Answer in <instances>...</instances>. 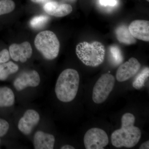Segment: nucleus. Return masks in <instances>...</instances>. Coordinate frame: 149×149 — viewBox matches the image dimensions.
<instances>
[{
  "label": "nucleus",
  "mask_w": 149,
  "mask_h": 149,
  "mask_svg": "<svg viewBox=\"0 0 149 149\" xmlns=\"http://www.w3.org/2000/svg\"><path fill=\"white\" fill-rule=\"evenodd\" d=\"M140 149H149V141H146L145 143H143L140 146Z\"/></svg>",
  "instance_id": "nucleus-24"
},
{
  "label": "nucleus",
  "mask_w": 149,
  "mask_h": 149,
  "mask_svg": "<svg viewBox=\"0 0 149 149\" xmlns=\"http://www.w3.org/2000/svg\"><path fill=\"white\" fill-rule=\"evenodd\" d=\"M32 2L37 3H44L47 0H31Z\"/></svg>",
  "instance_id": "nucleus-26"
},
{
  "label": "nucleus",
  "mask_w": 149,
  "mask_h": 149,
  "mask_svg": "<svg viewBox=\"0 0 149 149\" xmlns=\"http://www.w3.org/2000/svg\"><path fill=\"white\" fill-rule=\"evenodd\" d=\"M147 1H148V2L149 1V0H146Z\"/></svg>",
  "instance_id": "nucleus-27"
},
{
  "label": "nucleus",
  "mask_w": 149,
  "mask_h": 149,
  "mask_svg": "<svg viewBox=\"0 0 149 149\" xmlns=\"http://www.w3.org/2000/svg\"><path fill=\"white\" fill-rule=\"evenodd\" d=\"M80 76L75 70L68 68L61 73L57 80L55 93L57 98L63 102L72 101L79 88Z\"/></svg>",
  "instance_id": "nucleus-2"
},
{
  "label": "nucleus",
  "mask_w": 149,
  "mask_h": 149,
  "mask_svg": "<svg viewBox=\"0 0 149 149\" xmlns=\"http://www.w3.org/2000/svg\"><path fill=\"white\" fill-rule=\"evenodd\" d=\"M46 13L55 17H63L68 15L72 12V8L70 5L60 3L56 1H49L44 6Z\"/></svg>",
  "instance_id": "nucleus-12"
},
{
  "label": "nucleus",
  "mask_w": 149,
  "mask_h": 149,
  "mask_svg": "<svg viewBox=\"0 0 149 149\" xmlns=\"http://www.w3.org/2000/svg\"><path fill=\"white\" fill-rule=\"evenodd\" d=\"M149 76V68L146 67L142 70L136 76L133 82V88L137 90H140L145 85V83Z\"/></svg>",
  "instance_id": "nucleus-17"
},
{
  "label": "nucleus",
  "mask_w": 149,
  "mask_h": 149,
  "mask_svg": "<svg viewBox=\"0 0 149 149\" xmlns=\"http://www.w3.org/2000/svg\"><path fill=\"white\" fill-rule=\"evenodd\" d=\"M110 55L111 63L115 65H118L123 60V56L120 48L116 45L111 46L109 48Z\"/></svg>",
  "instance_id": "nucleus-18"
},
{
  "label": "nucleus",
  "mask_w": 149,
  "mask_h": 149,
  "mask_svg": "<svg viewBox=\"0 0 149 149\" xmlns=\"http://www.w3.org/2000/svg\"><path fill=\"white\" fill-rule=\"evenodd\" d=\"M76 54L83 64L95 67L103 63L105 49L104 45L98 41L91 43L83 42L76 46Z\"/></svg>",
  "instance_id": "nucleus-3"
},
{
  "label": "nucleus",
  "mask_w": 149,
  "mask_h": 149,
  "mask_svg": "<svg viewBox=\"0 0 149 149\" xmlns=\"http://www.w3.org/2000/svg\"><path fill=\"white\" fill-rule=\"evenodd\" d=\"M35 45L46 59L52 60L58 56L60 44L56 35L52 31L46 30L37 34Z\"/></svg>",
  "instance_id": "nucleus-4"
},
{
  "label": "nucleus",
  "mask_w": 149,
  "mask_h": 149,
  "mask_svg": "<svg viewBox=\"0 0 149 149\" xmlns=\"http://www.w3.org/2000/svg\"><path fill=\"white\" fill-rule=\"evenodd\" d=\"M135 116L132 113H127L121 118L120 129L113 131L111 136L113 146L116 148H131L139 143L141 137L140 128L134 125Z\"/></svg>",
  "instance_id": "nucleus-1"
},
{
  "label": "nucleus",
  "mask_w": 149,
  "mask_h": 149,
  "mask_svg": "<svg viewBox=\"0 0 149 149\" xmlns=\"http://www.w3.org/2000/svg\"><path fill=\"white\" fill-rule=\"evenodd\" d=\"M49 20V17L41 15L35 17L30 21V26L34 29H40L44 27Z\"/></svg>",
  "instance_id": "nucleus-20"
},
{
  "label": "nucleus",
  "mask_w": 149,
  "mask_h": 149,
  "mask_svg": "<svg viewBox=\"0 0 149 149\" xmlns=\"http://www.w3.org/2000/svg\"><path fill=\"white\" fill-rule=\"evenodd\" d=\"M141 68V63L138 60L131 58L118 68L116 72V79L119 82L129 80L138 73Z\"/></svg>",
  "instance_id": "nucleus-7"
},
{
  "label": "nucleus",
  "mask_w": 149,
  "mask_h": 149,
  "mask_svg": "<svg viewBox=\"0 0 149 149\" xmlns=\"http://www.w3.org/2000/svg\"><path fill=\"white\" fill-rule=\"evenodd\" d=\"M61 149H74V148L72 146H70L69 145H64L61 148Z\"/></svg>",
  "instance_id": "nucleus-25"
},
{
  "label": "nucleus",
  "mask_w": 149,
  "mask_h": 149,
  "mask_svg": "<svg viewBox=\"0 0 149 149\" xmlns=\"http://www.w3.org/2000/svg\"><path fill=\"white\" fill-rule=\"evenodd\" d=\"M40 77L35 70L22 73L14 80L13 86L17 91H21L28 87H36L40 85Z\"/></svg>",
  "instance_id": "nucleus-8"
},
{
  "label": "nucleus",
  "mask_w": 149,
  "mask_h": 149,
  "mask_svg": "<svg viewBox=\"0 0 149 149\" xmlns=\"http://www.w3.org/2000/svg\"><path fill=\"white\" fill-rule=\"evenodd\" d=\"M15 101V97L11 89L8 87L0 88V107H11Z\"/></svg>",
  "instance_id": "nucleus-15"
},
{
  "label": "nucleus",
  "mask_w": 149,
  "mask_h": 149,
  "mask_svg": "<svg viewBox=\"0 0 149 149\" xmlns=\"http://www.w3.org/2000/svg\"><path fill=\"white\" fill-rule=\"evenodd\" d=\"M9 52L11 58L13 61L23 63L32 56V49L29 42H24L21 44L11 45Z\"/></svg>",
  "instance_id": "nucleus-10"
},
{
  "label": "nucleus",
  "mask_w": 149,
  "mask_h": 149,
  "mask_svg": "<svg viewBox=\"0 0 149 149\" xmlns=\"http://www.w3.org/2000/svg\"><path fill=\"white\" fill-rule=\"evenodd\" d=\"M9 129V124L5 120L0 118V137L6 134Z\"/></svg>",
  "instance_id": "nucleus-21"
},
{
  "label": "nucleus",
  "mask_w": 149,
  "mask_h": 149,
  "mask_svg": "<svg viewBox=\"0 0 149 149\" xmlns=\"http://www.w3.org/2000/svg\"><path fill=\"white\" fill-rule=\"evenodd\" d=\"M40 114L37 111L27 110L19 121L18 129L24 135H29L40 122Z\"/></svg>",
  "instance_id": "nucleus-9"
},
{
  "label": "nucleus",
  "mask_w": 149,
  "mask_h": 149,
  "mask_svg": "<svg viewBox=\"0 0 149 149\" xmlns=\"http://www.w3.org/2000/svg\"><path fill=\"white\" fill-rule=\"evenodd\" d=\"M0 143H1V140H0Z\"/></svg>",
  "instance_id": "nucleus-28"
},
{
  "label": "nucleus",
  "mask_w": 149,
  "mask_h": 149,
  "mask_svg": "<svg viewBox=\"0 0 149 149\" xmlns=\"http://www.w3.org/2000/svg\"><path fill=\"white\" fill-rule=\"evenodd\" d=\"M19 67L12 61L0 64V80L4 81L10 74L17 72Z\"/></svg>",
  "instance_id": "nucleus-16"
},
{
  "label": "nucleus",
  "mask_w": 149,
  "mask_h": 149,
  "mask_svg": "<svg viewBox=\"0 0 149 149\" xmlns=\"http://www.w3.org/2000/svg\"><path fill=\"white\" fill-rule=\"evenodd\" d=\"M15 8V3L12 0H0V15L10 13Z\"/></svg>",
  "instance_id": "nucleus-19"
},
{
  "label": "nucleus",
  "mask_w": 149,
  "mask_h": 149,
  "mask_svg": "<svg viewBox=\"0 0 149 149\" xmlns=\"http://www.w3.org/2000/svg\"><path fill=\"white\" fill-rule=\"evenodd\" d=\"M55 139L52 134L42 131L35 133L33 144L35 149H53L54 146Z\"/></svg>",
  "instance_id": "nucleus-13"
},
{
  "label": "nucleus",
  "mask_w": 149,
  "mask_h": 149,
  "mask_svg": "<svg viewBox=\"0 0 149 149\" xmlns=\"http://www.w3.org/2000/svg\"><path fill=\"white\" fill-rule=\"evenodd\" d=\"M100 3L101 5L104 6H114L117 4L116 0H100Z\"/></svg>",
  "instance_id": "nucleus-23"
},
{
  "label": "nucleus",
  "mask_w": 149,
  "mask_h": 149,
  "mask_svg": "<svg viewBox=\"0 0 149 149\" xmlns=\"http://www.w3.org/2000/svg\"><path fill=\"white\" fill-rule=\"evenodd\" d=\"M84 143L86 149H103L109 143L108 136L101 128H91L85 133Z\"/></svg>",
  "instance_id": "nucleus-6"
},
{
  "label": "nucleus",
  "mask_w": 149,
  "mask_h": 149,
  "mask_svg": "<svg viewBox=\"0 0 149 149\" xmlns=\"http://www.w3.org/2000/svg\"><path fill=\"white\" fill-rule=\"evenodd\" d=\"M10 58L9 52L6 49H4L0 52V64L5 63L9 60Z\"/></svg>",
  "instance_id": "nucleus-22"
},
{
  "label": "nucleus",
  "mask_w": 149,
  "mask_h": 149,
  "mask_svg": "<svg viewBox=\"0 0 149 149\" xmlns=\"http://www.w3.org/2000/svg\"><path fill=\"white\" fill-rule=\"evenodd\" d=\"M116 36L118 42L126 45H134L137 41L132 36L129 31L128 27L125 24L119 25L116 29Z\"/></svg>",
  "instance_id": "nucleus-14"
},
{
  "label": "nucleus",
  "mask_w": 149,
  "mask_h": 149,
  "mask_svg": "<svg viewBox=\"0 0 149 149\" xmlns=\"http://www.w3.org/2000/svg\"><path fill=\"white\" fill-rule=\"evenodd\" d=\"M128 27L129 31L134 38L145 42L149 41V21L135 20L131 22Z\"/></svg>",
  "instance_id": "nucleus-11"
},
{
  "label": "nucleus",
  "mask_w": 149,
  "mask_h": 149,
  "mask_svg": "<svg viewBox=\"0 0 149 149\" xmlns=\"http://www.w3.org/2000/svg\"><path fill=\"white\" fill-rule=\"evenodd\" d=\"M115 83V79L112 74H103L93 88L92 98L94 102L100 104L105 101L114 88Z\"/></svg>",
  "instance_id": "nucleus-5"
}]
</instances>
